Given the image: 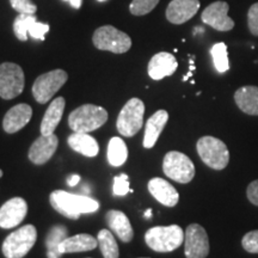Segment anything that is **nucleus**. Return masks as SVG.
Here are the masks:
<instances>
[{"mask_svg": "<svg viewBox=\"0 0 258 258\" xmlns=\"http://www.w3.org/2000/svg\"><path fill=\"white\" fill-rule=\"evenodd\" d=\"M92 42L97 49L115 54L127 53L132 47L131 37L112 25H104L97 29L92 36Z\"/></svg>", "mask_w": 258, "mask_h": 258, "instance_id": "6", "label": "nucleus"}, {"mask_svg": "<svg viewBox=\"0 0 258 258\" xmlns=\"http://www.w3.org/2000/svg\"><path fill=\"white\" fill-rule=\"evenodd\" d=\"M145 104L140 98H131L118 114L116 127L122 137H134L144 124Z\"/></svg>", "mask_w": 258, "mask_h": 258, "instance_id": "7", "label": "nucleus"}, {"mask_svg": "<svg viewBox=\"0 0 258 258\" xmlns=\"http://www.w3.org/2000/svg\"><path fill=\"white\" fill-rule=\"evenodd\" d=\"M247 27L253 36H258V3L251 6L247 11Z\"/></svg>", "mask_w": 258, "mask_h": 258, "instance_id": "34", "label": "nucleus"}, {"mask_svg": "<svg viewBox=\"0 0 258 258\" xmlns=\"http://www.w3.org/2000/svg\"><path fill=\"white\" fill-rule=\"evenodd\" d=\"M98 246L102 251L104 258H118V245L116 243L115 237L109 230H101L97 235Z\"/></svg>", "mask_w": 258, "mask_h": 258, "instance_id": "28", "label": "nucleus"}, {"mask_svg": "<svg viewBox=\"0 0 258 258\" xmlns=\"http://www.w3.org/2000/svg\"><path fill=\"white\" fill-rule=\"evenodd\" d=\"M178 62L172 54L161 51L152 56L148 62V74L153 80H161L176 72Z\"/></svg>", "mask_w": 258, "mask_h": 258, "instance_id": "18", "label": "nucleus"}, {"mask_svg": "<svg viewBox=\"0 0 258 258\" xmlns=\"http://www.w3.org/2000/svg\"><path fill=\"white\" fill-rule=\"evenodd\" d=\"M98 2H105V0H98Z\"/></svg>", "mask_w": 258, "mask_h": 258, "instance_id": "40", "label": "nucleus"}, {"mask_svg": "<svg viewBox=\"0 0 258 258\" xmlns=\"http://www.w3.org/2000/svg\"><path fill=\"white\" fill-rule=\"evenodd\" d=\"M12 9L19 12V14L35 15L37 11V6L31 0H10Z\"/></svg>", "mask_w": 258, "mask_h": 258, "instance_id": "33", "label": "nucleus"}, {"mask_svg": "<svg viewBox=\"0 0 258 258\" xmlns=\"http://www.w3.org/2000/svg\"><path fill=\"white\" fill-rule=\"evenodd\" d=\"M67 228L62 225L54 226L50 228L49 233L47 235L46 245H47V257L48 258H60L62 253L60 252V244L67 238Z\"/></svg>", "mask_w": 258, "mask_h": 258, "instance_id": "26", "label": "nucleus"}, {"mask_svg": "<svg viewBox=\"0 0 258 258\" xmlns=\"http://www.w3.org/2000/svg\"><path fill=\"white\" fill-rule=\"evenodd\" d=\"M200 158L213 170H224L230 161V152L224 141L214 137H202L196 145Z\"/></svg>", "mask_w": 258, "mask_h": 258, "instance_id": "4", "label": "nucleus"}, {"mask_svg": "<svg viewBox=\"0 0 258 258\" xmlns=\"http://www.w3.org/2000/svg\"><path fill=\"white\" fill-rule=\"evenodd\" d=\"M241 245L249 253H258V230L247 232L241 239Z\"/></svg>", "mask_w": 258, "mask_h": 258, "instance_id": "32", "label": "nucleus"}, {"mask_svg": "<svg viewBox=\"0 0 258 258\" xmlns=\"http://www.w3.org/2000/svg\"><path fill=\"white\" fill-rule=\"evenodd\" d=\"M25 85L24 72L21 66L14 62L0 64V97L14 99L23 92Z\"/></svg>", "mask_w": 258, "mask_h": 258, "instance_id": "10", "label": "nucleus"}, {"mask_svg": "<svg viewBox=\"0 0 258 258\" xmlns=\"http://www.w3.org/2000/svg\"><path fill=\"white\" fill-rule=\"evenodd\" d=\"M2 177H3V171L0 170V178H2Z\"/></svg>", "mask_w": 258, "mask_h": 258, "instance_id": "39", "label": "nucleus"}, {"mask_svg": "<svg viewBox=\"0 0 258 258\" xmlns=\"http://www.w3.org/2000/svg\"><path fill=\"white\" fill-rule=\"evenodd\" d=\"M108 117V111L102 106L84 104L71 112L69 125L76 133H90L105 124Z\"/></svg>", "mask_w": 258, "mask_h": 258, "instance_id": "3", "label": "nucleus"}, {"mask_svg": "<svg viewBox=\"0 0 258 258\" xmlns=\"http://www.w3.org/2000/svg\"><path fill=\"white\" fill-rule=\"evenodd\" d=\"M63 2L70 3L71 6H72V8H74V9H77V10L82 8V4H83V0H63Z\"/></svg>", "mask_w": 258, "mask_h": 258, "instance_id": "37", "label": "nucleus"}, {"mask_svg": "<svg viewBox=\"0 0 258 258\" xmlns=\"http://www.w3.org/2000/svg\"><path fill=\"white\" fill-rule=\"evenodd\" d=\"M64 98L63 97H57L50 103L48 106L46 114L41 122V134L42 135H51L54 134L57 125H59L61 118H62L64 110Z\"/></svg>", "mask_w": 258, "mask_h": 258, "instance_id": "22", "label": "nucleus"}, {"mask_svg": "<svg viewBox=\"0 0 258 258\" xmlns=\"http://www.w3.org/2000/svg\"><path fill=\"white\" fill-rule=\"evenodd\" d=\"M98 246V240L92 235L82 233L67 237L62 243L60 244L59 250L61 253H76V252H86V251L95 250Z\"/></svg>", "mask_w": 258, "mask_h": 258, "instance_id": "23", "label": "nucleus"}, {"mask_svg": "<svg viewBox=\"0 0 258 258\" xmlns=\"http://www.w3.org/2000/svg\"><path fill=\"white\" fill-rule=\"evenodd\" d=\"M105 221L109 228L117 235L123 243H129L134 237L133 227L127 215L121 211L111 209L105 214Z\"/></svg>", "mask_w": 258, "mask_h": 258, "instance_id": "20", "label": "nucleus"}, {"mask_svg": "<svg viewBox=\"0 0 258 258\" xmlns=\"http://www.w3.org/2000/svg\"><path fill=\"white\" fill-rule=\"evenodd\" d=\"M160 0H133L129 5V11L134 16H145L152 12Z\"/></svg>", "mask_w": 258, "mask_h": 258, "instance_id": "30", "label": "nucleus"}, {"mask_svg": "<svg viewBox=\"0 0 258 258\" xmlns=\"http://www.w3.org/2000/svg\"><path fill=\"white\" fill-rule=\"evenodd\" d=\"M164 173L175 182L186 184L195 177V165L184 153L171 151L166 153L163 160Z\"/></svg>", "mask_w": 258, "mask_h": 258, "instance_id": "8", "label": "nucleus"}, {"mask_svg": "<svg viewBox=\"0 0 258 258\" xmlns=\"http://www.w3.org/2000/svg\"><path fill=\"white\" fill-rule=\"evenodd\" d=\"M148 190L158 202L166 207H175L179 201V194L175 186L159 177L152 178L148 182Z\"/></svg>", "mask_w": 258, "mask_h": 258, "instance_id": "19", "label": "nucleus"}, {"mask_svg": "<svg viewBox=\"0 0 258 258\" xmlns=\"http://www.w3.org/2000/svg\"><path fill=\"white\" fill-rule=\"evenodd\" d=\"M31 116L32 109L30 105L25 104V103L15 105L6 112L4 120H3V128L9 134L17 133L29 123Z\"/></svg>", "mask_w": 258, "mask_h": 258, "instance_id": "17", "label": "nucleus"}, {"mask_svg": "<svg viewBox=\"0 0 258 258\" xmlns=\"http://www.w3.org/2000/svg\"><path fill=\"white\" fill-rule=\"evenodd\" d=\"M234 102L238 108L245 114L258 116V88L257 86H243L234 93Z\"/></svg>", "mask_w": 258, "mask_h": 258, "instance_id": "24", "label": "nucleus"}, {"mask_svg": "<svg viewBox=\"0 0 258 258\" xmlns=\"http://www.w3.org/2000/svg\"><path fill=\"white\" fill-rule=\"evenodd\" d=\"M211 55L213 57L215 70L219 73H225L230 70V61L227 55V46L224 42L215 43L211 49Z\"/></svg>", "mask_w": 258, "mask_h": 258, "instance_id": "29", "label": "nucleus"}, {"mask_svg": "<svg viewBox=\"0 0 258 258\" xmlns=\"http://www.w3.org/2000/svg\"><path fill=\"white\" fill-rule=\"evenodd\" d=\"M36 239L35 226L25 225L6 237L3 243V253L6 258H23L32 249Z\"/></svg>", "mask_w": 258, "mask_h": 258, "instance_id": "5", "label": "nucleus"}, {"mask_svg": "<svg viewBox=\"0 0 258 258\" xmlns=\"http://www.w3.org/2000/svg\"><path fill=\"white\" fill-rule=\"evenodd\" d=\"M200 10L199 0H171L166 9V19L172 24H183Z\"/></svg>", "mask_w": 258, "mask_h": 258, "instance_id": "16", "label": "nucleus"}, {"mask_svg": "<svg viewBox=\"0 0 258 258\" xmlns=\"http://www.w3.org/2000/svg\"><path fill=\"white\" fill-rule=\"evenodd\" d=\"M144 217H145V219H150L151 217H152V209H147V211L145 212Z\"/></svg>", "mask_w": 258, "mask_h": 258, "instance_id": "38", "label": "nucleus"}, {"mask_svg": "<svg viewBox=\"0 0 258 258\" xmlns=\"http://www.w3.org/2000/svg\"><path fill=\"white\" fill-rule=\"evenodd\" d=\"M228 10L230 6L226 2L213 3L203 10L202 22L218 31H230L234 28V22L228 17Z\"/></svg>", "mask_w": 258, "mask_h": 258, "instance_id": "13", "label": "nucleus"}, {"mask_svg": "<svg viewBox=\"0 0 258 258\" xmlns=\"http://www.w3.org/2000/svg\"><path fill=\"white\" fill-rule=\"evenodd\" d=\"M145 241L156 252H171L184 243V231L178 225L156 226L145 233Z\"/></svg>", "mask_w": 258, "mask_h": 258, "instance_id": "2", "label": "nucleus"}, {"mask_svg": "<svg viewBox=\"0 0 258 258\" xmlns=\"http://www.w3.org/2000/svg\"><path fill=\"white\" fill-rule=\"evenodd\" d=\"M49 25L46 23H40L35 15L19 14L14 22V31L16 37L19 41L25 42L28 40V35L32 38L44 41L47 32L49 31Z\"/></svg>", "mask_w": 258, "mask_h": 258, "instance_id": "12", "label": "nucleus"}, {"mask_svg": "<svg viewBox=\"0 0 258 258\" xmlns=\"http://www.w3.org/2000/svg\"><path fill=\"white\" fill-rule=\"evenodd\" d=\"M128 158L127 145L121 138H112L108 146V160L111 166L123 165Z\"/></svg>", "mask_w": 258, "mask_h": 258, "instance_id": "27", "label": "nucleus"}, {"mask_svg": "<svg viewBox=\"0 0 258 258\" xmlns=\"http://www.w3.org/2000/svg\"><path fill=\"white\" fill-rule=\"evenodd\" d=\"M28 203L22 198H14L0 207V227L14 228L27 217Z\"/></svg>", "mask_w": 258, "mask_h": 258, "instance_id": "14", "label": "nucleus"}, {"mask_svg": "<svg viewBox=\"0 0 258 258\" xmlns=\"http://www.w3.org/2000/svg\"><path fill=\"white\" fill-rule=\"evenodd\" d=\"M133 190L129 188V178L125 173H121L120 176H116L114 178V186H112V192L115 196H124Z\"/></svg>", "mask_w": 258, "mask_h": 258, "instance_id": "31", "label": "nucleus"}, {"mask_svg": "<svg viewBox=\"0 0 258 258\" xmlns=\"http://www.w3.org/2000/svg\"><path fill=\"white\" fill-rule=\"evenodd\" d=\"M246 195L249 201L258 207V179L253 180V182H251L250 184L247 185Z\"/></svg>", "mask_w": 258, "mask_h": 258, "instance_id": "35", "label": "nucleus"}, {"mask_svg": "<svg viewBox=\"0 0 258 258\" xmlns=\"http://www.w3.org/2000/svg\"><path fill=\"white\" fill-rule=\"evenodd\" d=\"M49 201L51 207L63 217L77 220L80 215L90 214L98 211L99 203L89 196L77 195L63 190H55L50 194Z\"/></svg>", "mask_w": 258, "mask_h": 258, "instance_id": "1", "label": "nucleus"}, {"mask_svg": "<svg viewBox=\"0 0 258 258\" xmlns=\"http://www.w3.org/2000/svg\"><path fill=\"white\" fill-rule=\"evenodd\" d=\"M169 121V114L166 110H158L148 118L145 127L144 147L152 148L159 139L161 132Z\"/></svg>", "mask_w": 258, "mask_h": 258, "instance_id": "21", "label": "nucleus"}, {"mask_svg": "<svg viewBox=\"0 0 258 258\" xmlns=\"http://www.w3.org/2000/svg\"><path fill=\"white\" fill-rule=\"evenodd\" d=\"M66 182L70 186H76L80 182V176L79 175H71L67 177Z\"/></svg>", "mask_w": 258, "mask_h": 258, "instance_id": "36", "label": "nucleus"}, {"mask_svg": "<svg viewBox=\"0 0 258 258\" xmlns=\"http://www.w3.org/2000/svg\"><path fill=\"white\" fill-rule=\"evenodd\" d=\"M57 145H59V139L55 137V134L42 135L31 145L28 153L29 159L35 165H42L47 163L55 153Z\"/></svg>", "mask_w": 258, "mask_h": 258, "instance_id": "15", "label": "nucleus"}, {"mask_svg": "<svg viewBox=\"0 0 258 258\" xmlns=\"http://www.w3.org/2000/svg\"><path fill=\"white\" fill-rule=\"evenodd\" d=\"M67 144L73 151L85 157L93 158L99 152L98 143H97L95 138H92L88 133H76V132H73V134L70 135L69 139H67Z\"/></svg>", "mask_w": 258, "mask_h": 258, "instance_id": "25", "label": "nucleus"}, {"mask_svg": "<svg viewBox=\"0 0 258 258\" xmlns=\"http://www.w3.org/2000/svg\"><path fill=\"white\" fill-rule=\"evenodd\" d=\"M184 253L186 258H206L208 256V234L201 225L191 224L186 228L184 232Z\"/></svg>", "mask_w": 258, "mask_h": 258, "instance_id": "11", "label": "nucleus"}, {"mask_svg": "<svg viewBox=\"0 0 258 258\" xmlns=\"http://www.w3.org/2000/svg\"><path fill=\"white\" fill-rule=\"evenodd\" d=\"M69 74L63 70H54L41 74L32 85V96L40 104H46L64 85Z\"/></svg>", "mask_w": 258, "mask_h": 258, "instance_id": "9", "label": "nucleus"}]
</instances>
